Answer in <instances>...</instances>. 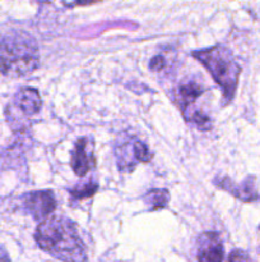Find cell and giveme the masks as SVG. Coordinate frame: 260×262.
<instances>
[{"mask_svg": "<svg viewBox=\"0 0 260 262\" xmlns=\"http://www.w3.org/2000/svg\"><path fill=\"white\" fill-rule=\"evenodd\" d=\"M201 94H203V87L198 82L188 81L181 83L180 87H178V95H180V106L183 112L188 109L191 102H194L198 97H200Z\"/></svg>", "mask_w": 260, "mask_h": 262, "instance_id": "cell-9", "label": "cell"}, {"mask_svg": "<svg viewBox=\"0 0 260 262\" xmlns=\"http://www.w3.org/2000/svg\"><path fill=\"white\" fill-rule=\"evenodd\" d=\"M199 130H209L212 128V120L208 115L200 110H194L190 113V118H188Z\"/></svg>", "mask_w": 260, "mask_h": 262, "instance_id": "cell-12", "label": "cell"}, {"mask_svg": "<svg viewBox=\"0 0 260 262\" xmlns=\"http://www.w3.org/2000/svg\"><path fill=\"white\" fill-rule=\"evenodd\" d=\"M93 150L94 145L91 138L82 137L75 142L70 164L76 176L84 177L94 166L96 159Z\"/></svg>", "mask_w": 260, "mask_h": 262, "instance_id": "cell-5", "label": "cell"}, {"mask_svg": "<svg viewBox=\"0 0 260 262\" xmlns=\"http://www.w3.org/2000/svg\"><path fill=\"white\" fill-rule=\"evenodd\" d=\"M166 67V59L165 56L158 54V55L153 56L149 61V69L153 72H161Z\"/></svg>", "mask_w": 260, "mask_h": 262, "instance_id": "cell-14", "label": "cell"}, {"mask_svg": "<svg viewBox=\"0 0 260 262\" xmlns=\"http://www.w3.org/2000/svg\"><path fill=\"white\" fill-rule=\"evenodd\" d=\"M228 262H252V261L245 251L235 250L232 251L231 255H229Z\"/></svg>", "mask_w": 260, "mask_h": 262, "instance_id": "cell-15", "label": "cell"}, {"mask_svg": "<svg viewBox=\"0 0 260 262\" xmlns=\"http://www.w3.org/2000/svg\"><path fill=\"white\" fill-rule=\"evenodd\" d=\"M214 184L223 191L228 192L232 196L239 199L242 202H254L260 199L259 192L256 188V182H255V177L249 176L245 178V181L241 184H236L228 178V177H223V178H217L214 181Z\"/></svg>", "mask_w": 260, "mask_h": 262, "instance_id": "cell-6", "label": "cell"}, {"mask_svg": "<svg viewBox=\"0 0 260 262\" xmlns=\"http://www.w3.org/2000/svg\"><path fill=\"white\" fill-rule=\"evenodd\" d=\"M40 64L36 41L25 33H14L0 42V71L12 78L32 73Z\"/></svg>", "mask_w": 260, "mask_h": 262, "instance_id": "cell-2", "label": "cell"}, {"mask_svg": "<svg viewBox=\"0 0 260 262\" xmlns=\"http://www.w3.org/2000/svg\"><path fill=\"white\" fill-rule=\"evenodd\" d=\"M38 247L63 262H86V248L75 224L64 216H48L35 233Z\"/></svg>", "mask_w": 260, "mask_h": 262, "instance_id": "cell-1", "label": "cell"}, {"mask_svg": "<svg viewBox=\"0 0 260 262\" xmlns=\"http://www.w3.org/2000/svg\"><path fill=\"white\" fill-rule=\"evenodd\" d=\"M23 205L25 210L35 217L36 220H45L51 216L56 209V200L54 192L51 191H35L30 192L23 199Z\"/></svg>", "mask_w": 260, "mask_h": 262, "instance_id": "cell-4", "label": "cell"}, {"mask_svg": "<svg viewBox=\"0 0 260 262\" xmlns=\"http://www.w3.org/2000/svg\"><path fill=\"white\" fill-rule=\"evenodd\" d=\"M193 56L208 69L214 82L222 89L224 104H229L235 97L241 73V67L231 50L223 45H216L194 51Z\"/></svg>", "mask_w": 260, "mask_h": 262, "instance_id": "cell-3", "label": "cell"}, {"mask_svg": "<svg viewBox=\"0 0 260 262\" xmlns=\"http://www.w3.org/2000/svg\"><path fill=\"white\" fill-rule=\"evenodd\" d=\"M143 200L152 210L163 209V207L167 206L168 201H170V193H168L167 189L154 188L148 191L143 197Z\"/></svg>", "mask_w": 260, "mask_h": 262, "instance_id": "cell-10", "label": "cell"}, {"mask_svg": "<svg viewBox=\"0 0 260 262\" xmlns=\"http://www.w3.org/2000/svg\"><path fill=\"white\" fill-rule=\"evenodd\" d=\"M133 151H134V158L137 161H140V163H149L152 160L153 155L150 152V150L148 148V146L145 143L140 142V141H137L133 145Z\"/></svg>", "mask_w": 260, "mask_h": 262, "instance_id": "cell-13", "label": "cell"}, {"mask_svg": "<svg viewBox=\"0 0 260 262\" xmlns=\"http://www.w3.org/2000/svg\"><path fill=\"white\" fill-rule=\"evenodd\" d=\"M97 191H98V184L96 182H87V183L81 184V186H76L75 188H71L69 192H70L74 199L82 200L92 197Z\"/></svg>", "mask_w": 260, "mask_h": 262, "instance_id": "cell-11", "label": "cell"}, {"mask_svg": "<svg viewBox=\"0 0 260 262\" xmlns=\"http://www.w3.org/2000/svg\"><path fill=\"white\" fill-rule=\"evenodd\" d=\"M223 245L217 233H205L199 238V262H223Z\"/></svg>", "mask_w": 260, "mask_h": 262, "instance_id": "cell-7", "label": "cell"}, {"mask_svg": "<svg viewBox=\"0 0 260 262\" xmlns=\"http://www.w3.org/2000/svg\"><path fill=\"white\" fill-rule=\"evenodd\" d=\"M14 102L19 110H22L25 115L37 114L42 106V100L36 89L32 87H23L17 92L14 97Z\"/></svg>", "mask_w": 260, "mask_h": 262, "instance_id": "cell-8", "label": "cell"}]
</instances>
